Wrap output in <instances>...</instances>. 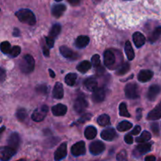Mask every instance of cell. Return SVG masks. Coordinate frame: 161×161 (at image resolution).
<instances>
[{
	"mask_svg": "<svg viewBox=\"0 0 161 161\" xmlns=\"http://www.w3.org/2000/svg\"><path fill=\"white\" fill-rule=\"evenodd\" d=\"M16 116H17V118L18 119V120L20 121H24L27 118V112L25 108H20L17 111V113H16Z\"/></svg>",
	"mask_w": 161,
	"mask_h": 161,
	"instance_id": "36",
	"label": "cell"
},
{
	"mask_svg": "<svg viewBox=\"0 0 161 161\" xmlns=\"http://www.w3.org/2000/svg\"><path fill=\"white\" fill-rule=\"evenodd\" d=\"M153 72L150 70H142L138 75V80L142 83H146L153 78Z\"/></svg>",
	"mask_w": 161,
	"mask_h": 161,
	"instance_id": "17",
	"label": "cell"
},
{
	"mask_svg": "<svg viewBox=\"0 0 161 161\" xmlns=\"http://www.w3.org/2000/svg\"><path fill=\"white\" fill-rule=\"evenodd\" d=\"M5 76H6V75H5L4 70H3V69H1V79H0V80H1L2 82H3V80H4Z\"/></svg>",
	"mask_w": 161,
	"mask_h": 161,
	"instance_id": "52",
	"label": "cell"
},
{
	"mask_svg": "<svg viewBox=\"0 0 161 161\" xmlns=\"http://www.w3.org/2000/svg\"><path fill=\"white\" fill-rule=\"evenodd\" d=\"M35 68V60L31 55L27 54L22 58L20 63V69L23 73H31Z\"/></svg>",
	"mask_w": 161,
	"mask_h": 161,
	"instance_id": "2",
	"label": "cell"
},
{
	"mask_svg": "<svg viewBox=\"0 0 161 161\" xmlns=\"http://www.w3.org/2000/svg\"><path fill=\"white\" fill-rule=\"evenodd\" d=\"M129 70H130V64L128 63H124V64L119 65V67L118 68L117 70H116V73L118 75H122L127 73Z\"/></svg>",
	"mask_w": 161,
	"mask_h": 161,
	"instance_id": "34",
	"label": "cell"
},
{
	"mask_svg": "<svg viewBox=\"0 0 161 161\" xmlns=\"http://www.w3.org/2000/svg\"><path fill=\"white\" fill-rule=\"evenodd\" d=\"M152 129H153V131L155 132L156 134L158 133V131H159L158 124H153V126H152Z\"/></svg>",
	"mask_w": 161,
	"mask_h": 161,
	"instance_id": "48",
	"label": "cell"
},
{
	"mask_svg": "<svg viewBox=\"0 0 161 161\" xmlns=\"http://www.w3.org/2000/svg\"><path fill=\"white\" fill-rule=\"evenodd\" d=\"M101 136L105 141H113L116 138V133L113 128H107L102 132Z\"/></svg>",
	"mask_w": 161,
	"mask_h": 161,
	"instance_id": "15",
	"label": "cell"
},
{
	"mask_svg": "<svg viewBox=\"0 0 161 161\" xmlns=\"http://www.w3.org/2000/svg\"><path fill=\"white\" fill-rule=\"evenodd\" d=\"M88 106V103L83 97H79L74 103V109L78 113H83Z\"/></svg>",
	"mask_w": 161,
	"mask_h": 161,
	"instance_id": "8",
	"label": "cell"
},
{
	"mask_svg": "<svg viewBox=\"0 0 161 161\" xmlns=\"http://www.w3.org/2000/svg\"><path fill=\"white\" fill-rule=\"evenodd\" d=\"M90 42V39L88 36H80L75 40V46L77 48H84L88 45Z\"/></svg>",
	"mask_w": 161,
	"mask_h": 161,
	"instance_id": "22",
	"label": "cell"
},
{
	"mask_svg": "<svg viewBox=\"0 0 161 161\" xmlns=\"http://www.w3.org/2000/svg\"><path fill=\"white\" fill-rule=\"evenodd\" d=\"M141 127H140V126H136V127H135V128L133 129V130H132V131H131V135H138V134L140 133V132H141Z\"/></svg>",
	"mask_w": 161,
	"mask_h": 161,
	"instance_id": "45",
	"label": "cell"
},
{
	"mask_svg": "<svg viewBox=\"0 0 161 161\" xmlns=\"http://www.w3.org/2000/svg\"><path fill=\"white\" fill-rule=\"evenodd\" d=\"M97 123L101 126H107L110 124V117L106 114H102L97 119Z\"/></svg>",
	"mask_w": 161,
	"mask_h": 161,
	"instance_id": "31",
	"label": "cell"
},
{
	"mask_svg": "<svg viewBox=\"0 0 161 161\" xmlns=\"http://www.w3.org/2000/svg\"><path fill=\"white\" fill-rule=\"evenodd\" d=\"M132 126L133 125H132L131 123L128 122V121H122L118 124L117 129L119 131H127L131 128Z\"/></svg>",
	"mask_w": 161,
	"mask_h": 161,
	"instance_id": "29",
	"label": "cell"
},
{
	"mask_svg": "<svg viewBox=\"0 0 161 161\" xmlns=\"http://www.w3.org/2000/svg\"><path fill=\"white\" fill-rule=\"evenodd\" d=\"M48 111V107L47 105H42L40 108L35 110L34 113L31 115V119L34 121H36V122H41V121H42L45 119Z\"/></svg>",
	"mask_w": 161,
	"mask_h": 161,
	"instance_id": "3",
	"label": "cell"
},
{
	"mask_svg": "<svg viewBox=\"0 0 161 161\" xmlns=\"http://www.w3.org/2000/svg\"><path fill=\"white\" fill-rule=\"evenodd\" d=\"M117 161H127V153L125 150H121L116 156Z\"/></svg>",
	"mask_w": 161,
	"mask_h": 161,
	"instance_id": "39",
	"label": "cell"
},
{
	"mask_svg": "<svg viewBox=\"0 0 161 161\" xmlns=\"http://www.w3.org/2000/svg\"><path fill=\"white\" fill-rule=\"evenodd\" d=\"M119 115H120L121 116H124V117H130V113H129L128 110H127V105H126V103H121L120 105H119Z\"/></svg>",
	"mask_w": 161,
	"mask_h": 161,
	"instance_id": "35",
	"label": "cell"
},
{
	"mask_svg": "<svg viewBox=\"0 0 161 161\" xmlns=\"http://www.w3.org/2000/svg\"><path fill=\"white\" fill-rule=\"evenodd\" d=\"M161 118V101L158 105L148 114L147 119L149 120H157Z\"/></svg>",
	"mask_w": 161,
	"mask_h": 161,
	"instance_id": "14",
	"label": "cell"
},
{
	"mask_svg": "<svg viewBox=\"0 0 161 161\" xmlns=\"http://www.w3.org/2000/svg\"><path fill=\"white\" fill-rule=\"evenodd\" d=\"M72 154L75 157H79V156L84 155L86 153V146H85L84 142H79L73 145L71 149Z\"/></svg>",
	"mask_w": 161,
	"mask_h": 161,
	"instance_id": "5",
	"label": "cell"
},
{
	"mask_svg": "<svg viewBox=\"0 0 161 161\" xmlns=\"http://www.w3.org/2000/svg\"><path fill=\"white\" fill-rule=\"evenodd\" d=\"M142 109L141 108H138L137 110V119H141V114H142Z\"/></svg>",
	"mask_w": 161,
	"mask_h": 161,
	"instance_id": "51",
	"label": "cell"
},
{
	"mask_svg": "<svg viewBox=\"0 0 161 161\" xmlns=\"http://www.w3.org/2000/svg\"><path fill=\"white\" fill-rule=\"evenodd\" d=\"M91 63H92L93 65L96 68L100 66V57H99L98 54H95L92 57V58H91Z\"/></svg>",
	"mask_w": 161,
	"mask_h": 161,
	"instance_id": "40",
	"label": "cell"
},
{
	"mask_svg": "<svg viewBox=\"0 0 161 161\" xmlns=\"http://www.w3.org/2000/svg\"><path fill=\"white\" fill-rule=\"evenodd\" d=\"M17 161H26V160H25V159H20V160H18Z\"/></svg>",
	"mask_w": 161,
	"mask_h": 161,
	"instance_id": "55",
	"label": "cell"
},
{
	"mask_svg": "<svg viewBox=\"0 0 161 161\" xmlns=\"http://www.w3.org/2000/svg\"><path fill=\"white\" fill-rule=\"evenodd\" d=\"M145 161H156V157L154 156H148L145 159Z\"/></svg>",
	"mask_w": 161,
	"mask_h": 161,
	"instance_id": "49",
	"label": "cell"
},
{
	"mask_svg": "<svg viewBox=\"0 0 161 161\" xmlns=\"http://www.w3.org/2000/svg\"><path fill=\"white\" fill-rule=\"evenodd\" d=\"M66 155H67V144L62 143L55 152L54 160L55 161H61L66 157Z\"/></svg>",
	"mask_w": 161,
	"mask_h": 161,
	"instance_id": "10",
	"label": "cell"
},
{
	"mask_svg": "<svg viewBox=\"0 0 161 161\" xmlns=\"http://www.w3.org/2000/svg\"><path fill=\"white\" fill-rule=\"evenodd\" d=\"M77 75L75 73H69L65 76V83H67L69 86H74L76 81Z\"/></svg>",
	"mask_w": 161,
	"mask_h": 161,
	"instance_id": "32",
	"label": "cell"
},
{
	"mask_svg": "<svg viewBox=\"0 0 161 161\" xmlns=\"http://www.w3.org/2000/svg\"><path fill=\"white\" fill-rule=\"evenodd\" d=\"M150 139L151 134L149 131H147V130H145L138 138H136V142L138 143H146V142H148Z\"/></svg>",
	"mask_w": 161,
	"mask_h": 161,
	"instance_id": "28",
	"label": "cell"
},
{
	"mask_svg": "<svg viewBox=\"0 0 161 161\" xmlns=\"http://www.w3.org/2000/svg\"><path fill=\"white\" fill-rule=\"evenodd\" d=\"M124 141L127 143V144H132L133 143V138H132L131 135H127L124 138Z\"/></svg>",
	"mask_w": 161,
	"mask_h": 161,
	"instance_id": "46",
	"label": "cell"
},
{
	"mask_svg": "<svg viewBox=\"0 0 161 161\" xmlns=\"http://www.w3.org/2000/svg\"><path fill=\"white\" fill-rule=\"evenodd\" d=\"M161 91V86L159 85H152L148 91L147 97L149 101H154Z\"/></svg>",
	"mask_w": 161,
	"mask_h": 161,
	"instance_id": "13",
	"label": "cell"
},
{
	"mask_svg": "<svg viewBox=\"0 0 161 161\" xmlns=\"http://www.w3.org/2000/svg\"><path fill=\"white\" fill-rule=\"evenodd\" d=\"M36 91L41 94H47V86L46 85H41V86H37Z\"/></svg>",
	"mask_w": 161,
	"mask_h": 161,
	"instance_id": "41",
	"label": "cell"
},
{
	"mask_svg": "<svg viewBox=\"0 0 161 161\" xmlns=\"http://www.w3.org/2000/svg\"><path fill=\"white\" fill-rule=\"evenodd\" d=\"M49 72H50V76H51L52 78H54V77H55V74H54V72H53V71H52V70H50H50H49Z\"/></svg>",
	"mask_w": 161,
	"mask_h": 161,
	"instance_id": "54",
	"label": "cell"
},
{
	"mask_svg": "<svg viewBox=\"0 0 161 161\" xmlns=\"http://www.w3.org/2000/svg\"><path fill=\"white\" fill-rule=\"evenodd\" d=\"M105 149V145L100 141H95L90 145V152L93 155H99L104 152Z\"/></svg>",
	"mask_w": 161,
	"mask_h": 161,
	"instance_id": "6",
	"label": "cell"
},
{
	"mask_svg": "<svg viewBox=\"0 0 161 161\" xmlns=\"http://www.w3.org/2000/svg\"><path fill=\"white\" fill-rule=\"evenodd\" d=\"M53 96L54 98L61 99L64 97V89L61 83H57L53 90Z\"/></svg>",
	"mask_w": 161,
	"mask_h": 161,
	"instance_id": "19",
	"label": "cell"
},
{
	"mask_svg": "<svg viewBox=\"0 0 161 161\" xmlns=\"http://www.w3.org/2000/svg\"><path fill=\"white\" fill-rule=\"evenodd\" d=\"M8 146L17 150L20 144V138L18 134L13 133L8 138Z\"/></svg>",
	"mask_w": 161,
	"mask_h": 161,
	"instance_id": "9",
	"label": "cell"
},
{
	"mask_svg": "<svg viewBox=\"0 0 161 161\" xmlns=\"http://www.w3.org/2000/svg\"><path fill=\"white\" fill-rule=\"evenodd\" d=\"M161 36V27H158V28H156L153 33L151 34V36H149V40L151 42H155L157 39H159Z\"/></svg>",
	"mask_w": 161,
	"mask_h": 161,
	"instance_id": "30",
	"label": "cell"
},
{
	"mask_svg": "<svg viewBox=\"0 0 161 161\" xmlns=\"http://www.w3.org/2000/svg\"><path fill=\"white\" fill-rule=\"evenodd\" d=\"M84 135L85 137H86L87 139H94L96 137V135H97V130H96L95 127H93V126H89V127H86V130H85Z\"/></svg>",
	"mask_w": 161,
	"mask_h": 161,
	"instance_id": "26",
	"label": "cell"
},
{
	"mask_svg": "<svg viewBox=\"0 0 161 161\" xmlns=\"http://www.w3.org/2000/svg\"><path fill=\"white\" fill-rule=\"evenodd\" d=\"M133 41L138 48L142 47L146 42V38L141 32H135L133 35Z\"/></svg>",
	"mask_w": 161,
	"mask_h": 161,
	"instance_id": "20",
	"label": "cell"
},
{
	"mask_svg": "<svg viewBox=\"0 0 161 161\" xmlns=\"http://www.w3.org/2000/svg\"><path fill=\"white\" fill-rule=\"evenodd\" d=\"M105 97V91L103 87H97L92 94V99L94 102H103Z\"/></svg>",
	"mask_w": 161,
	"mask_h": 161,
	"instance_id": "12",
	"label": "cell"
},
{
	"mask_svg": "<svg viewBox=\"0 0 161 161\" xmlns=\"http://www.w3.org/2000/svg\"><path fill=\"white\" fill-rule=\"evenodd\" d=\"M125 53L129 61H132L135 58V52L130 41H127L125 43Z\"/></svg>",
	"mask_w": 161,
	"mask_h": 161,
	"instance_id": "25",
	"label": "cell"
},
{
	"mask_svg": "<svg viewBox=\"0 0 161 161\" xmlns=\"http://www.w3.org/2000/svg\"><path fill=\"white\" fill-rule=\"evenodd\" d=\"M46 42H47V44L49 48H52L53 47L54 40H53V38L50 37V36H47V37H46Z\"/></svg>",
	"mask_w": 161,
	"mask_h": 161,
	"instance_id": "42",
	"label": "cell"
},
{
	"mask_svg": "<svg viewBox=\"0 0 161 161\" xmlns=\"http://www.w3.org/2000/svg\"><path fill=\"white\" fill-rule=\"evenodd\" d=\"M91 68V63L88 61H83L80 62L77 66V69L82 73H85L89 71Z\"/></svg>",
	"mask_w": 161,
	"mask_h": 161,
	"instance_id": "27",
	"label": "cell"
},
{
	"mask_svg": "<svg viewBox=\"0 0 161 161\" xmlns=\"http://www.w3.org/2000/svg\"><path fill=\"white\" fill-rule=\"evenodd\" d=\"M3 130H4V127H2V129H1V133L3 131Z\"/></svg>",
	"mask_w": 161,
	"mask_h": 161,
	"instance_id": "56",
	"label": "cell"
},
{
	"mask_svg": "<svg viewBox=\"0 0 161 161\" xmlns=\"http://www.w3.org/2000/svg\"><path fill=\"white\" fill-rule=\"evenodd\" d=\"M115 61H116V57L113 52L109 50H106L104 54V62L105 65L108 68H112L115 64Z\"/></svg>",
	"mask_w": 161,
	"mask_h": 161,
	"instance_id": "11",
	"label": "cell"
},
{
	"mask_svg": "<svg viewBox=\"0 0 161 161\" xmlns=\"http://www.w3.org/2000/svg\"><path fill=\"white\" fill-rule=\"evenodd\" d=\"M91 114H85L83 115V116H82L81 118H80V119H79V123H85L86 121L87 120H90L91 118Z\"/></svg>",
	"mask_w": 161,
	"mask_h": 161,
	"instance_id": "43",
	"label": "cell"
},
{
	"mask_svg": "<svg viewBox=\"0 0 161 161\" xmlns=\"http://www.w3.org/2000/svg\"><path fill=\"white\" fill-rule=\"evenodd\" d=\"M152 148V144L151 143H144V144L138 145L136 147V152L138 153V155H142V154L146 153L149 152Z\"/></svg>",
	"mask_w": 161,
	"mask_h": 161,
	"instance_id": "24",
	"label": "cell"
},
{
	"mask_svg": "<svg viewBox=\"0 0 161 161\" xmlns=\"http://www.w3.org/2000/svg\"><path fill=\"white\" fill-rule=\"evenodd\" d=\"M20 53V47L18 46H15V47H13L11 49V51L9 53V56L11 58H16V57L18 56Z\"/></svg>",
	"mask_w": 161,
	"mask_h": 161,
	"instance_id": "38",
	"label": "cell"
},
{
	"mask_svg": "<svg viewBox=\"0 0 161 161\" xmlns=\"http://www.w3.org/2000/svg\"><path fill=\"white\" fill-rule=\"evenodd\" d=\"M84 86L88 91L94 92L97 88V82L96 81L95 79L93 78V77H91V78H88L85 80Z\"/></svg>",
	"mask_w": 161,
	"mask_h": 161,
	"instance_id": "23",
	"label": "cell"
},
{
	"mask_svg": "<svg viewBox=\"0 0 161 161\" xmlns=\"http://www.w3.org/2000/svg\"><path fill=\"white\" fill-rule=\"evenodd\" d=\"M15 149L9 146H4L1 148L0 150V157H1L2 161H8L14 154L16 153Z\"/></svg>",
	"mask_w": 161,
	"mask_h": 161,
	"instance_id": "7",
	"label": "cell"
},
{
	"mask_svg": "<svg viewBox=\"0 0 161 161\" xmlns=\"http://www.w3.org/2000/svg\"><path fill=\"white\" fill-rule=\"evenodd\" d=\"M66 9V6L63 4H58L55 5L52 8V14L55 17L58 18L61 17Z\"/></svg>",
	"mask_w": 161,
	"mask_h": 161,
	"instance_id": "21",
	"label": "cell"
},
{
	"mask_svg": "<svg viewBox=\"0 0 161 161\" xmlns=\"http://www.w3.org/2000/svg\"><path fill=\"white\" fill-rule=\"evenodd\" d=\"M19 35H20V31H19L17 28H15V29H14V36H19Z\"/></svg>",
	"mask_w": 161,
	"mask_h": 161,
	"instance_id": "53",
	"label": "cell"
},
{
	"mask_svg": "<svg viewBox=\"0 0 161 161\" xmlns=\"http://www.w3.org/2000/svg\"><path fill=\"white\" fill-rule=\"evenodd\" d=\"M105 73V69H104L102 66H99V67L97 68V70H96V74L97 75L100 76V75H102L103 74Z\"/></svg>",
	"mask_w": 161,
	"mask_h": 161,
	"instance_id": "44",
	"label": "cell"
},
{
	"mask_svg": "<svg viewBox=\"0 0 161 161\" xmlns=\"http://www.w3.org/2000/svg\"><path fill=\"white\" fill-rule=\"evenodd\" d=\"M55 1H56V2H61V1H62V0H55Z\"/></svg>",
	"mask_w": 161,
	"mask_h": 161,
	"instance_id": "57",
	"label": "cell"
},
{
	"mask_svg": "<svg viewBox=\"0 0 161 161\" xmlns=\"http://www.w3.org/2000/svg\"><path fill=\"white\" fill-rule=\"evenodd\" d=\"M68 2H69L72 6H77V5L80 4V0H68Z\"/></svg>",
	"mask_w": 161,
	"mask_h": 161,
	"instance_id": "47",
	"label": "cell"
},
{
	"mask_svg": "<svg viewBox=\"0 0 161 161\" xmlns=\"http://www.w3.org/2000/svg\"><path fill=\"white\" fill-rule=\"evenodd\" d=\"M125 94L128 98L136 99L139 97L138 92V86L136 83H130L126 85L125 86Z\"/></svg>",
	"mask_w": 161,
	"mask_h": 161,
	"instance_id": "4",
	"label": "cell"
},
{
	"mask_svg": "<svg viewBox=\"0 0 161 161\" xmlns=\"http://www.w3.org/2000/svg\"><path fill=\"white\" fill-rule=\"evenodd\" d=\"M16 16L22 23L29 25H34L36 23V16L33 12L28 9H21L16 13Z\"/></svg>",
	"mask_w": 161,
	"mask_h": 161,
	"instance_id": "1",
	"label": "cell"
},
{
	"mask_svg": "<svg viewBox=\"0 0 161 161\" xmlns=\"http://www.w3.org/2000/svg\"><path fill=\"white\" fill-rule=\"evenodd\" d=\"M61 31V26L60 25H58V24H56V25H54L53 27H52L51 30H50V36H49L53 38V39H54L56 36H58V35L60 34Z\"/></svg>",
	"mask_w": 161,
	"mask_h": 161,
	"instance_id": "33",
	"label": "cell"
},
{
	"mask_svg": "<svg viewBox=\"0 0 161 161\" xmlns=\"http://www.w3.org/2000/svg\"><path fill=\"white\" fill-rule=\"evenodd\" d=\"M60 52H61V55L66 58H69V59H75L76 58V53H74L71 49L65 47V46H62V47H60Z\"/></svg>",
	"mask_w": 161,
	"mask_h": 161,
	"instance_id": "18",
	"label": "cell"
},
{
	"mask_svg": "<svg viewBox=\"0 0 161 161\" xmlns=\"http://www.w3.org/2000/svg\"><path fill=\"white\" fill-rule=\"evenodd\" d=\"M43 53L45 56L48 57L49 54H50V51H49L48 48H47V47H43Z\"/></svg>",
	"mask_w": 161,
	"mask_h": 161,
	"instance_id": "50",
	"label": "cell"
},
{
	"mask_svg": "<svg viewBox=\"0 0 161 161\" xmlns=\"http://www.w3.org/2000/svg\"><path fill=\"white\" fill-rule=\"evenodd\" d=\"M11 46L10 44H9V42H3L1 43V50L2 52H3V53H8V54H9V53H10L11 51Z\"/></svg>",
	"mask_w": 161,
	"mask_h": 161,
	"instance_id": "37",
	"label": "cell"
},
{
	"mask_svg": "<svg viewBox=\"0 0 161 161\" xmlns=\"http://www.w3.org/2000/svg\"><path fill=\"white\" fill-rule=\"evenodd\" d=\"M52 113L56 116H62L67 113V107L62 104H58L52 108Z\"/></svg>",
	"mask_w": 161,
	"mask_h": 161,
	"instance_id": "16",
	"label": "cell"
}]
</instances>
